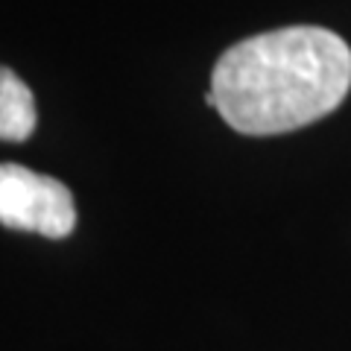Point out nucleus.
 <instances>
[{
  "label": "nucleus",
  "instance_id": "f257e3e1",
  "mask_svg": "<svg viewBox=\"0 0 351 351\" xmlns=\"http://www.w3.org/2000/svg\"><path fill=\"white\" fill-rule=\"evenodd\" d=\"M351 47L325 27H284L237 41L217 59L208 106L240 135H284L346 100Z\"/></svg>",
  "mask_w": 351,
  "mask_h": 351
},
{
  "label": "nucleus",
  "instance_id": "f03ea898",
  "mask_svg": "<svg viewBox=\"0 0 351 351\" xmlns=\"http://www.w3.org/2000/svg\"><path fill=\"white\" fill-rule=\"evenodd\" d=\"M0 226L41 237H68L76 226V205L59 179L21 164H0Z\"/></svg>",
  "mask_w": 351,
  "mask_h": 351
},
{
  "label": "nucleus",
  "instance_id": "7ed1b4c3",
  "mask_svg": "<svg viewBox=\"0 0 351 351\" xmlns=\"http://www.w3.org/2000/svg\"><path fill=\"white\" fill-rule=\"evenodd\" d=\"M38 123L29 85L9 68H0V141H27Z\"/></svg>",
  "mask_w": 351,
  "mask_h": 351
}]
</instances>
